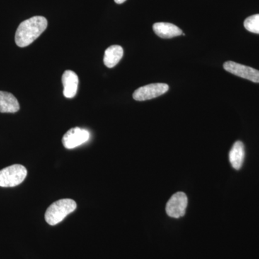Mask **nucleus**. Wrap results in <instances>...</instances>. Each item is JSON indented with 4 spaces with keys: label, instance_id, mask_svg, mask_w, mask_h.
<instances>
[{
    "label": "nucleus",
    "instance_id": "nucleus-1",
    "mask_svg": "<svg viewBox=\"0 0 259 259\" xmlns=\"http://www.w3.org/2000/svg\"><path fill=\"white\" fill-rule=\"evenodd\" d=\"M47 18L35 16L22 22L15 33V42L19 47L24 48L35 41L47 28Z\"/></svg>",
    "mask_w": 259,
    "mask_h": 259
},
{
    "label": "nucleus",
    "instance_id": "nucleus-2",
    "mask_svg": "<svg viewBox=\"0 0 259 259\" xmlns=\"http://www.w3.org/2000/svg\"><path fill=\"white\" fill-rule=\"evenodd\" d=\"M76 209V203L71 199H62L49 206L45 213L46 221L51 226L60 223L70 213Z\"/></svg>",
    "mask_w": 259,
    "mask_h": 259
},
{
    "label": "nucleus",
    "instance_id": "nucleus-3",
    "mask_svg": "<svg viewBox=\"0 0 259 259\" xmlns=\"http://www.w3.org/2000/svg\"><path fill=\"white\" fill-rule=\"evenodd\" d=\"M28 171L25 166L20 164L6 167L0 170V187H16L25 180Z\"/></svg>",
    "mask_w": 259,
    "mask_h": 259
},
{
    "label": "nucleus",
    "instance_id": "nucleus-4",
    "mask_svg": "<svg viewBox=\"0 0 259 259\" xmlns=\"http://www.w3.org/2000/svg\"><path fill=\"white\" fill-rule=\"evenodd\" d=\"M168 85L163 83H151L141 87L134 92L133 97L137 101H146L161 96L168 92Z\"/></svg>",
    "mask_w": 259,
    "mask_h": 259
},
{
    "label": "nucleus",
    "instance_id": "nucleus-5",
    "mask_svg": "<svg viewBox=\"0 0 259 259\" xmlns=\"http://www.w3.org/2000/svg\"><path fill=\"white\" fill-rule=\"evenodd\" d=\"M188 199L184 192H180L171 196L167 202L166 212L169 217L180 218L185 214Z\"/></svg>",
    "mask_w": 259,
    "mask_h": 259
},
{
    "label": "nucleus",
    "instance_id": "nucleus-6",
    "mask_svg": "<svg viewBox=\"0 0 259 259\" xmlns=\"http://www.w3.org/2000/svg\"><path fill=\"white\" fill-rule=\"evenodd\" d=\"M223 67L227 71L236 76L249 80L253 82L259 83L258 70L233 62V61H227L223 64Z\"/></svg>",
    "mask_w": 259,
    "mask_h": 259
},
{
    "label": "nucleus",
    "instance_id": "nucleus-7",
    "mask_svg": "<svg viewBox=\"0 0 259 259\" xmlns=\"http://www.w3.org/2000/svg\"><path fill=\"white\" fill-rule=\"evenodd\" d=\"M90 137V133L87 130L74 127L68 131L63 136L62 143L65 148L73 149L86 143Z\"/></svg>",
    "mask_w": 259,
    "mask_h": 259
},
{
    "label": "nucleus",
    "instance_id": "nucleus-8",
    "mask_svg": "<svg viewBox=\"0 0 259 259\" xmlns=\"http://www.w3.org/2000/svg\"><path fill=\"white\" fill-rule=\"evenodd\" d=\"M64 86V95L66 98H73L76 96L79 86V77L76 73L71 70H66L62 76Z\"/></svg>",
    "mask_w": 259,
    "mask_h": 259
},
{
    "label": "nucleus",
    "instance_id": "nucleus-9",
    "mask_svg": "<svg viewBox=\"0 0 259 259\" xmlns=\"http://www.w3.org/2000/svg\"><path fill=\"white\" fill-rule=\"evenodd\" d=\"M153 31L161 38L169 39L182 35V30L177 25L168 23L153 24Z\"/></svg>",
    "mask_w": 259,
    "mask_h": 259
},
{
    "label": "nucleus",
    "instance_id": "nucleus-10",
    "mask_svg": "<svg viewBox=\"0 0 259 259\" xmlns=\"http://www.w3.org/2000/svg\"><path fill=\"white\" fill-rule=\"evenodd\" d=\"M20 110V105L13 94L0 91V112L15 113Z\"/></svg>",
    "mask_w": 259,
    "mask_h": 259
},
{
    "label": "nucleus",
    "instance_id": "nucleus-11",
    "mask_svg": "<svg viewBox=\"0 0 259 259\" xmlns=\"http://www.w3.org/2000/svg\"><path fill=\"white\" fill-rule=\"evenodd\" d=\"M245 158L244 145L241 141H236L233 144L229 153L230 163L233 168L236 170L241 169L243 166Z\"/></svg>",
    "mask_w": 259,
    "mask_h": 259
},
{
    "label": "nucleus",
    "instance_id": "nucleus-12",
    "mask_svg": "<svg viewBox=\"0 0 259 259\" xmlns=\"http://www.w3.org/2000/svg\"><path fill=\"white\" fill-rule=\"evenodd\" d=\"M123 56V49L118 45L111 46L106 49L104 56V64L107 68L115 67Z\"/></svg>",
    "mask_w": 259,
    "mask_h": 259
},
{
    "label": "nucleus",
    "instance_id": "nucleus-13",
    "mask_svg": "<svg viewBox=\"0 0 259 259\" xmlns=\"http://www.w3.org/2000/svg\"><path fill=\"white\" fill-rule=\"evenodd\" d=\"M244 27L248 31L259 34V14L251 15L245 19Z\"/></svg>",
    "mask_w": 259,
    "mask_h": 259
},
{
    "label": "nucleus",
    "instance_id": "nucleus-14",
    "mask_svg": "<svg viewBox=\"0 0 259 259\" xmlns=\"http://www.w3.org/2000/svg\"><path fill=\"white\" fill-rule=\"evenodd\" d=\"M114 1H115V3H117V4L120 5L122 4V3H125L126 0H114Z\"/></svg>",
    "mask_w": 259,
    "mask_h": 259
}]
</instances>
